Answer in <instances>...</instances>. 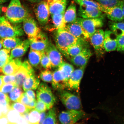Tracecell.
<instances>
[{
    "label": "cell",
    "mask_w": 124,
    "mask_h": 124,
    "mask_svg": "<svg viewBox=\"0 0 124 124\" xmlns=\"http://www.w3.org/2000/svg\"><path fill=\"white\" fill-rule=\"evenodd\" d=\"M2 78L4 84L15 83V75H2Z\"/></svg>",
    "instance_id": "47"
},
{
    "label": "cell",
    "mask_w": 124,
    "mask_h": 124,
    "mask_svg": "<svg viewBox=\"0 0 124 124\" xmlns=\"http://www.w3.org/2000/svg\"><path fill=\"white\" fill-rule=\"evenodd\" d=\"M7 63L0 61V69L2 68Z\"/></svg>",
    "instance_id": "55"
},
{
    "label": "cell",
    "mask_w": 124,
    "mask_h": 124,
    "mask_svg": "<svg viewBox=\"0 0 124 124\" xmlns=\"http://www.w3.org/2000/svg\"><path fill=\"white\" fill-rule=\"evenodd\" d=\"M118 37L111 30L105 31L104 45L106 52L116 50L117 46Z\"/></svg>",
    "instance_id": "18"
},
{
    "label": "cell",
    "mask_w": 124,
    "mask_h": 124,
    "mask_svg": "<svg viewBox=\"0 0 124 124\" xmlns=\"http://www.w3.org/2000/svg\"><path fill=\"white\" fill-rule=\"evenodd\" d=\"M6 116L9 123L16 124L21 115L17 111L10 108Z\"/></svg>",
    "instance_id": "36"
},
{
    "label": "cell",
    "mask_w": 124,
    "mask_h": 124,
    "mask_svg": "<svg viewBox=\"0 0 124 124\" xmlns=\"http://www.w3.org/2000/svg\"><path fill=\"white\" fill-rule=\"evenodd\" d=\"M75 124H84L83 123H76Z\"/></svg>",
    "instance_id": "62"
},
{
    "label": "cell",
    "mask_w": 124,
    "mask_h": 124,
    "mask_svg": "<svg viewBox=\"0 0 124 124\" xmlns=\"http://www.w3.org/2000/svg\"><path fill=\"white\" fill-rule=\"evenodd\" d=\"M92 54L89 47L85 48L78 55L70 59L71 61L79 67H86Z\"/></svg>",
    "instance_id": "17"
},
{
    "label": "cell",
    "mask_w": 124,
    "mask_h": 124,
    "mask_svg": "<svg viewBox=\"0 0 124 124\" xmlns=\"http://www.w3.org/2000/svg\"><path fill=\"white\" fill-rule=\"evenodd\" d=\"M4 85V84L2 78V75H0V91Z\"/></svg>",
    "instance_id": "53"
},
{
    "label": "cell",
    "mask_w": 124,
    "mask_h": 124,
    "mask_svg": "<svg viewBox=\"0 0 124 124\" xmlns=\"http://www.w3.org/2000/svg\"><path fill=\"white\" fill-rule=\"evenodd\" d=\"M40 113L34 108L30 110L29 112V123L30 124H39Z\"/></svg>",
    "instance_id": "39"
},
{
    "label": "cell",
    "mask_w": 124,
    "mask_h": 124,
    "mask_svg": "<svg viewBox=\"0 0 124 124\" xmlns=\"http://www.w3.org/2000/svg\"><path fill=\"white\" fill-rule=\"evenodd\" d=\"M104 7H116L124 3V0H95Z\"/></svg>",
    "instance_id": "37"
},
{
    "label": "cell",
    "mask_w": 124,
    "mask_h": 124,
    "mask_svg": "<svg viewBox=\"0 0 124 124\" xmlns=\"http://www.w3.org/2000/svg\"><path fill=\"white\" fill-rule=\"evenodd\" d=\"M40 78L43 81L50 83L53 77V73L49 69H46L41 71L39 75Z\"/></svg>",
    "instance_id": "40"
},
{
    "label": "cell",
    "mask_w": 124,
    "mask_h": 124,
    "mask_svg": "<svg viewBox=\"0 0 124 124\" xmlns=\"http://www.w3.org/2000/svg\"><path fill=\"white\" fill-rule=\"evenodd\" d=\"M124 4L111 7L103 6L102 12L110 21L115 22H124L123 12Z\"/></svg>",
    "instance_id": "11"
},
{
    "label": "cell",
    "mask_w": 124,
    "mask_h": 124,
    "mask_svg": "<svg viewBox=\"0 0 124 124\" xmlns=\"http://www.w3.org/2000/svg\"><path fill=\"white\" fill-rule=\"evenodd\" d=\"M29 40L31 49L41 52L46 51L50 43L47 35L41 32L35 38Z\"/></svg>",
    "instance_id": "13"
},
{
    "label": "cell",
    "mask_w": 124,
    "mask_h": 124,
    "mask_svg": "<svg viewBox=\"0 0 124 124\" xmlns=\"http://www.w3.org/2000/svg\"><path fill=\"white\" fill-rule=\"evenodd\" d=\"M30 46L29 40L23 41L21 44L12 49L11 52L9 62L14 59L19 58L22 56L27 52Z\"/></svg>",
    "instance_id": "21"
},
{
    "label": "cell",
    "mask_w": 124,
    "mask_h": 124,
    "mask_svg": "<svg viewBox=\"0 0 124 124\" xmlns=\"http://www.w3.org/2000/svg\"><path fill=\"white\" fill-rule=\"evenodd\" d=\"M16 86L15 83L4 84L3 85L0 91L4 94H8L13 90Z\"/></svg>",
    "instance_id": "44"
},
{
    "label": "cell",
    "mask_w": 124,
    "mask_h": 124,
    "mask_svg": "<svg viewBox=\"0 0 124 124\" xmlns=\"http://www.w3.org/2000/svg\"><path fill=\"white\" fill-rule=\"evenodd\" d=\"M43 52L30 49L29 54V62L32 66L37 67L40 63Z\"/></svg>",
    "instance_id": "29"
},
{
    "label": "cell",
    "mask_w": 124,
    "mask_h": 124,
    "mask_svg": "<svg viewBox=\"0 0 124 124\" xmlns=\"http://www.w3.org/2000/svg\"><path fill=\"white\" fill-rule=\"evenodd\" d=\"M10 108L17 111L21 115H22L27 111H30L25 105L18 102H12L10 103Z\"/></svg>",
    "instance_id": "38"
},
{
    "label": "cell",
    "mask_w": 124,
    "mask_h": 124,
    "mask_svg": "<svg viewBox=\"0 0 124 124\" xmlns=\"http://www.w3.org/2000/svg\"><path fill=\"white\" fill-rule=\"evenodd\" d=\"M1 4H0V15L1 14V12H2V7H1Z\"/></svg>",
    "instance_id": "58"
},
{
    "label": "cell",
    "mask_w": 124,
    "mask_h": 124,
    "mask_svg": "<svg viewBox=\"0 0 124 124\" xmlns=\"http://www.w3.org/2000/svg\"><path fill=\"white\" fill-rule=\"evenodd\" d=\"M116 50L119 52H124V35L118 37Z\"/></svg>",
    "instance_id": "46"
},
{
    "label": "cell",
    "mask_w": 124,
    "mask_h": 124,
    "mask_svg": "<svg viewBox=\"0 0 124 124\" xmlns=\"http://www.w3.org/2000/svg\"><path fill=\"white\" fill-rule=\"evenodd\" d=\"M62 77L66 85L70 77L74 70L73 66L69 63L64 62L58 68Z\"/></svg>",
    "instance_id": "27"
},
{
    "label": "cell",
    "mask_w": 124,
    "mask_h": 124,
    "mask_svg": "<svg viewBox=\"0 0 124 124\" xmlns=\"http://www.w3.org/2000/svg\"><path fill=\"white\" fill-rule=\"evenodd\" d=\"M5 15L6 18L14 24L23 22L31 16L23 7L20 0H11L7 8Z\"/></svg>",
    "instance_id": "1"
},
{
    "label": "cell",
    "mask_w": 124,
    "mask_h": 124,
    "mask_svg": "<svg viewBox=\"0 0 124 124\" xmlns=\"http://www.w3.org/2000/svg\"><path fill=\"white\" fill-rule=\"evenodd\" d=\"M22 63L21 58L14 59L8 62L1 68L2 73L6 75H15Z\"/></svg>",
    "instance_id": "19"
},
{
    "label": "cell",
    "mask_w": 124,
    "mask_h": 124,
    "mask_svg": "<svg viewBox=\"0 0 124 124\" xmlns=\"http://www.w3.org/2000/svg\"><path fill=\"white\" fill-rule=\"evenodd\" d=\"M10 54V50L6 49H1L0 50V61L8 63Z\"/></svg>",
    "instance_id": "43"
},
{
    "label": "cell",
    "mask_w": 124,
    "mask_h": 124,
    "mask_svg": "<svg viewBox=\"0 0 124 124\" xmlns=\"http://www.w3.org/2000/svg\"><path fill=\"white\" fill-rule=\"evenodd\" d=\"M85 67H80L74 70L70 77L66 88L71 90L76 91L78 92L79 90L80 85Z\"/></svg>",
    "instance_id": "15"
},
{
    "label": "cell",
    "mask_w": 124,
    "mask_h": 124,
    "mask_svg": "<svg viewBox=\"0 0 124 124\" xmlns=\"http://www.w3.org/2000/svg\"><path fill=\"white\" fill-rule=\"evenodd\" d=\"M28 0L32 3H38L44 0Z\"/></svg>",
    "instance_id": "54"
},
{
    "label": "cell",
    "mask_w": 124,
    "mask_h": 124,
    "mask_svg": "<svg viewBox=\"0 0 124 124\" xmlns=\"http://www.w3.org/2000/svg\"><path fill=\"white\" fill-rule=\"evenodd\" d=\"M45 52L50 60L53 68H58L64 62L61 53L50 42Z\"/></svg>",
    "instance_id": "12"
},
{
    "label": "cell",
    "mask_w": 124,
    "mask_h": 124,
    "mask_svg": "<svg viewBox=\"0 0 124 124\" xmlns=\"http://www.w3.org/2000/svg\"><path fill=\"white\" fill-rule=\"evenodd\" d=\"M46 113L45 111L40 113V119L39 124H41L42 123L45 119L46 115Z\"/></svg>",
    "instance_id": "50"
},
{
    "label": "cell",
    "mask_w": 124,
    "mask_h": 124,
    "mask_svg": "<svg viewBox=\"0 0 124 124\" xmlns=\"http://www.w3.org/2000/svg\"><path fill=\"white\" fill-rule=\"evenodd\" d=\"M24 35L21 26L12 25L5 17H0V38L19 37Z\"/></svg>",
    "instance_id": "3"
},
{
    "label": "cell",
    "mask_w": 124,
    "mask_h": 124,
    "mask_svg": "<svg viewBox=\"0 0 124 124\" xmlns=\"http://www.w3.org/2000/svg\"><path fill=\"white\" fill-rule=\"evenodd\" d=\"M29 111H27L22 115H21L23 117H24L26 121L29 124Z\"/></svg>",
    "instance_id": "52"
},
{
    "label": "cell",
    "mask_w": 124,
    "mask_h": 124,
    "mask_svg": "<svg viewBox=\"0 0 124 124\" xmlns=\"http://www.w3.org/2000/svg\"><path fill=\"white\" fill-rule=\"evenodd\" d=\"M23 93L21 88L16 86L8 96L10 102H18Z\"/></svg>",
    "instance_id": "32"
},
{
    "label": "cell",
    "mask_w": 124,
    "mask_h": 124,
    "mask_svg": "<svg viewBox=\"0 0 124 124\" xmlns=\"http://www.w3.org/2000/svg\"><path fill=\"white\" fill-rule=\"evenodd\" d=\"M8 124H12V123H9Z\"/></svg>",
    "instance_id": "63"
},
{
    "label": "cell",
    "mask_w": 124,
    "mask_h": 124,
    "mask_svg": "<svg viewBox=\"0 0 124 124\" xmlns=\"http://www.w3.org/2000/svg\"><path fill=\"white\" fill-rule=\"evenodd\" d=\"M9 123L7 116H2L0 117V124H8Z\"/></svg>",
    "instance_id": "49"
},
{
    "label": "cell",
    "mask_w": 124,
    "mask_h": 124,
    "mask_svg": "<svg viewBox=\"0 0 124 124\" xmlns=\"http://www.w3.org/2000/svg\"><path fill=\"white\" fill-rule=\"evenodd\" d=\"M10 102L9 98L0 101V111L3 115L7 116L10 110Z\"/></svg>",
    "instance_id": "42"
},
{
    "label": "cell",
    "mask_w": 124,
    "mask_h": 124,
    "mask_svg": "<svg viewBox=\"0 0 124 124\" xmlns=\"http://www.w3.org/2000/svg\"><path fill=\"white\" fill-rule=\"evenodd\" d=\"M78 15L79 17L85 19L104 17L105 15L96 8L87 6H80Z\"/></svg>",
    "instance_id": "16"
},
{
    "label": "cell",
    "mask_w": 124,
    "mask_h": 124,
    "mask_svg": "<svg viewBox=\"0 0 124 124\" xmlns=\"http://www.w3.org/2000/svg\"><path fill=\"white\" fill-rule=\"evenodd\" d=\"M23 23V29L29 39L35 38L41 32L36 22L31 16L25 20Z\"/></svg>",
    "instance_id": "14"
},
{
    "label": "cell",
    "mask_w": 124,
    "mask_h": 124,
    "mask_svg": "<svg viewBox=\"0 0 124 124\" xmlns=\"http://www.w3.org/2000/svg\"><path fill=\"white\" fill-rule=\"evenodd\" d=\"M35 108L39 113L44 112L47 109L46 105L42 101L38 100L36 101Z\"/></svg>",
    "instance_id": "45"
},
{
    "label": "cell",
    "mask_w": 124,
    "mask_h": 124,
    "mask_svg": "<svg viewBox=\"0 0 124 124\" xmlns=\"http://www.w3.org/2000/svg\"><path fill=\"white\" fill-rule=\"evenodd\" d=\"M7 0H0V4H1L5 2Z\"/></svg>",
    "instance_id": "57"
},
{
    "label": "cell",
    "mask_w": 124,
    "mask_h": 124,
    "mask_svg": "<svg viewBox=\"0 0 124 124\" xmlns=\"http://www.w3.org/2000/svg\"><path fill=\"white\" fill-rule=\"evenodd\" d=\"M2 43H1V42L0 41V50L1 48L2 47Z\"/></svg>",
    "instance_id": "59"
},
{
    "label": "cell",
    "mask_w": 124,
    "mask_h": 124,
    "mask_svg": "<svg viewBox=\"0 0 124 124\" xmlns=\"http://www.w3.org/2000/svg\"><path fill=\"white\" fill-rule=\"evenodd\" d=\"M37 97L38 100L42 101L47 106V109L52 108L56 100L52 91L46 83H41L37 88Z\"/></svg>",
    "instance_id": "5"
},
{
    "label": "cell",
    "mask_w": 124,
    "mask_h": 124,
    "mask_svg": "<svg viewBox=\"0 0 124 124\" xmlns=\"http://www.w3.org/2000/svg\"><path fill=\"white\" fill-rule=\"evenodd\" d=\"M64 14H58L51 15L53 23L57 30L65 29L67 24L63 17Z\"/></svg>",
    "instance_id": "31"
},
{
    "label": "cell",
    "mask_w": 124,
    "mask_h": 124,
    "mask_svg": "<svg viewBox=\"0 0 124 124\" xmlns=\"http://www.w3.org/2000/svg\"><path fill=\"white\" fill-rule=\"evenodd\" d=\"M65 29L78 39L86 40L89 39L81 26L77 23H70L66 24Z\"/></svg>",
    "instance_id": "20"
},
{
    "label": "cell",
    "mask_w": 124,
    "mask_h": 124,
    "mask_svg": "<svg viewBox=\"0 0 124 124\" xmlns=\"http://www.w3.org/2000/svg\"><path fill=\"white\" fill-rule=\"evenodd\" d=\"M80 6H90L96 8L102 12L103 6L97 1L92 0H72Z\"/></svg>",
    "instance_id": "33"
},
{
    "label": "cell",
    "mask_w": 124,
    "mask_h": 124,
    "mask_svg": "<svg viewBox=\"0 0 124 124\" xmlns=\"http://www.w3.org/2000/svg\"><path fill=\"white\" fill-rule=\"evenodd\" d=\"M123 14H124V5L123 7Z\"/></svg>",
    "instance_id": "61"
},
{
    "label": "cell",
    "mask_w": 124,
    "mask_h": 124,
    "mask_svg": "<svg viewBox=\"0 0 124 124\" xmlns=\"http://www.w3.org/2000/svg\"><path fill=\"white\" fill-rule=\"evenodd\" d=\"M60 91V100L67 108L69 110H75L81 108V101L78 97L64 90Z\"/></svg>",
    "instance_id": "7"
},
{
    "label": "cell",
    "mask_w": 124,
    "mask_h": 124,
    "mask_svg": "<svg viewBox=\"0 0 124 124\" xmlns=\"http://www.w3.org/2000/svg\"><path fill=\"white\" fill-rule=\"evenodd\" d=\"M29 124V123H27V124Z\"/></svg>",
    "instance_id": "64"
},
{
    "label": "cell",
    "mask_w": 124,
    "mask_h": 124,
    "mask_svg": "<svg viewBox=\"0 0 124 124\" xmlns=\"http://www.w3.org/2000/svg\"><path fill=\"white\" fill-rule=\"evenodd\" d=\"M58 0H47V1L48 4H49L51 3L54 2V1Z\"/></svg>",
    "instance_id": "56"
},
{
    "label": "cell",
    "mask_w": 124,
    "mask_h": 124,
    "mask_svg": "<svg viewBox=\"0 0 124 124\" xmlns=\"http://www.w3.org/2000/svg\"><path fill=\"white\" fill-rule=\"evenodd\" d=\"M34 10L39 24L42 26L47 24L50 14L47 1L44 0L38 3L34 7Z\"/></svg>",
    "instance_id": "9"
},
{
    "label": "cell",
    "mask_w": 124,
    "mask_h": 124,
    "mask_svg": "<svg viewBox=\"0 0 124 124\" xmlns=\"http://www.w3.org/2000/svg\"><path fill=\"white\" fill-rule=\"evenodd\" d=\"M105 31L103 29L97 30L90 38L91 45L94 48L97 58L103 56L106 51L104 45Z\"/></svg>",
    "instance_id": "6"
},
{
    "label": "cell",
    "mask_w": 124,
    "mask_h": 124,
    "mask_svg": "<svg viewBox=\"0 0 124 124\" xmlns=\"http://www.w3.org/2000/svg\"><path fill=\"white\" fill-rule=\"evenodd\" d=\"M45 119L41 124H57L56 112L55 108L49 109Z\"/></svg>",
    "instance_id": "35"
},
{
    "label": "cell",
    "mask_w": 124,
    "mask_h": 124,
    "mask_svg": "<svg viewBox=\"0 0 124 124\" xmlns=\"http://www.w3.org/2000/svg\"><path fill=\"white\" fill-rule=\"evenodd\" d=\"M25 93L28 96L31 100H36V95L34 91L31 89H29L25 91Z\"/></svg>",
    "instance_id": "48"
},
{
    "label": "cell",
    "mask_w": 124,
    "mask_h": 124,
    "mask_svg": "<svg viewBox=\"0 0 124 124\" xmlns=\"http://www.w3.org/2000/svg\"><path fill=\"white\" fill-rule=\"evenodd\" d=\"M40 83L39 80L35 73L32 74L28 77L23 83V89L25 91L29 89L36 90Z\"/></svg>",
    "instance_id": "26"
},
{
    "label": "cell",
    "mask_w": 124,
    "mask_h": 124,
    "mask_svg": "<svg viewBox=\"0 0 124 124\" xmlns=\"http://www.w3.org/2000/svg\"><path fill=\"white\" fill-rule=\"evenodd\" d=\"M110 30L118 37L124 35V22H115L110 21L108 22Z\"/></svg>",
    "instance_id": "30"
},
{
    "label": "cell",
    "mask_w": 124,
    "mask_h": 124,
    "mask_svg": "<svg viewBox=\"0 0 124 124\" xmlns=\"http://www.w3.org/2000/svg\"><path fill=\"white\" fill-rule=\"evenodd\" d=\"M36 101V100H32L29 98L25 92L23 93L18 102L21 103L31 110L35 108Z\"/></svg>",
    "instance_id": "34"
},
{
    "label": "cell",
    "mask_w": 124,
    "mask_h": 124,
    "mask_svg": "<svg viewBox=\"0 0 124 124\" xmlns=\"http://www.w3.org/2000/svg\"><path fill=\"white\" fill-rule=\"evenodd\" d=\"M40 64L46 69H49L53 68L50 60L45 52H43Z\"/></svg>",
    "instance_id": "41"
},
{
    "label": "cell",
    "mask_w": 124,
    "mask_h": 124,
    "mask_svg": "<svg viewBox=\"0 0 124 124\" xmlns=\"http://www.w3.org/2000/svg\"><path fill=\"white\" fill-rule=\"evenodd\" d=\"M86 116V113L83 111L69 110L60 113L59 119L62 124H75Z\"/></svg>",
    "instance_id": "8"
},
{
    "label": "cell",
    "mask_w": 124,
    "mask_h": 124,
    "mask_svg": "<svg viewBox=\"0 0 124 124\" xmlns=\"http://www.w3.org/2000/svg\"><path fill=\"white\" fill-rule=\"evenodd\" d=\"M34 73L35 71L30 63L27 61H25L15 74L16 85L21 88L26 79Z\"/></svg>",
    "instance_id": "10"
},
{
    "label": "cell",
    "mask_w": 124,
    "mask_h": 124,
    "mask_svg": "<svg viewBox=\"0 0 124 124\" xmlns=\"http://www.w3.org/2000/svg\"><path fill=\"white\" fill-rule=\"evenodd\" d=\"M81 40L75 38L65 29L57 30L55 33L56 46L60 52L67 58L68 49Z\"/></svg>",
    "instance_id": "2"
},
{
    "label": "cell",
    "mask_w": 124,
    "mask_h": 124,
    "mask_svg": "<svg viewBox=\"0 0 124 124\" xmlns=\"http://www.w3.org/2000/svg\"><path fill=\"white\" fill-rule=\"evenodd\" d=\"M66 24L75 23L77 17L76 6L73 1L68 7L63 15Z\"/></svg>",
    "instance_id": "25"
},
{
    "label": "cell",
    "mask_w": 124,
    "mask_h": 124,
    "mask_svg": "<svg viewBox=\"0 0 124 124\" xmlns=\"http://www.w3.org/2000/svg\"><path fill=\"white\" fill-rule=\"evenodd\" d=\"M52 83V87L54 89L61 90L66 88V83L58 69L53 73Z\"/></svg>",
    "instance_id": "24"
},
{
    "label": "cell",
    "mask_w": 124,
    "mask_h": 124,
    "mask_svg": "<svg viewBox=\"0 0 124 124\" xmlns=\"http://www.w3.org/2000/svg\"><path fill=\"white\" fill-rule=\"evenodd\" d=\"M8 98V97L7 94L0 92V101L6 100Z\"/></svg>",
    "instance_id": "51"
},
{
    "label": "cell",
    "mask_w": 124,
    "mask_h": 124,
    "mask_svg": "<svg viewBox=\"0 0 124 124\" xmlns=\"http://www.w3.org/2000/svg\"><path fill=\"white\" fill-rule=\"evenodd\" d=\"M67 0H58L49 4V12L51 15L64 14Z\"/></svg>",
    "instance_id": "23"
},
{
    "label": "cell",
    "mask_w": 124,
    "mask_h": 124,
    "mask_svg": "<svg viewBox=\"0 0 124 124\" xmlns=\"http://www.w3.org/2000/svg\"><path fill=\"white\" fill-rule=\"evenodd\" d=\"M4 48L11 50L21 45L23 41L17 37H10L2 39L0 40Z\"/></svg>",
    "instance_id": "28"
},
{
    "label": "cell",
    "mask_w": 124,
    "mask_h": 124,
    "mask_svg": "<svg viewBox=\"0 0 124 124\" xmlns=\"http://www.w3.org/2000/svg\"><path fill=\"white\" fill-rule=\"evenodd\" d=\"M89 47L88 43L86 40L82 39L76 44L70 47L67 51L68 58H71L80 53L85 48Z\"/></svg>",
    "instance_id": "22"
},
{
    "label": "cell",
    "mask_w": 124,
    "mask_h": 124,
    "mask_svg": "<svg viewBox=\"0 0 124 124\" xmlns=\"http://www.w3.org/2000/svg\"><path fill=\"white\" fill-rule=\"evenodd\" d=\"M105 16L85 19L77 17L75 22L81 26L84 31L89 39L97 30L103 27L104 24Z\"/></svg>",
    "instance_id": "4"
},
{
    "label": "cell",
    "mask_w": 124,
    "mask_h": 124,
    "mask_svg": "<svg viewBox=\"0 0 124 124\" xmlns=\"http://www.w3.org/2000/svg\"><path fill=\"white\" fill-rule=\"evenodd\" d=\"M3 116V115L2 113L1 112V111H0V117H1V116Z\"/></svg>",
    "instance_id": "60"
}]
</instances>
